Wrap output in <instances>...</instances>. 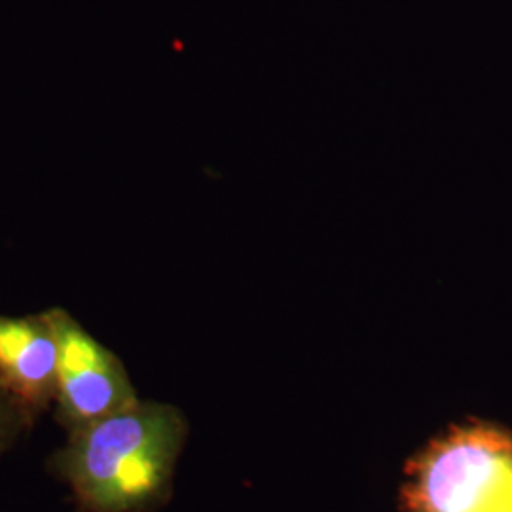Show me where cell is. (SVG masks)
<instances>
[{
  "instance_id": "obj_1",
  "label": "cell",
  "mask_w": 512,
  "mask_h": 512,
  "mask_svg": "<svg viewBox=\"0 0 512 512\" xmlns=\"http://www.w3.org/2000/svg\"><path fill=\"white\" fill-rule=\"evenodd\" d=\"M188 420L175 404L143 401L69 435L50 469L82 512H154L171 497Z\"/></svg>"
},
{
  "instance_id": "obj_2",
  "label": "cell",
  "mask_w": 512,
  "mask_h": 512,
  "mask_svg": "<svg viewBox=\"0 0 512 512\" xmlns=\"http://www.w3.org/2000/svg\"><path fill=\"white\" fill-rule=\"evenodd\" d=\"M401 512H512V429L458 421L404 463Z\"/></svg>"
},
{
  "instance_id": "obj_3",
  "label": "cell",
  "mask_w": 512,
  "mask_h": 512,
  "mask_svg": "<svg viewBox=\"0 0 512 512\" xmlns=\"http://www.w3.org/2000/svg\"><path fill=\"white\" fill-rule=\"evenodd\" d=\"M46 315L59 348L54 406L57 420L69 435L141 399L122 361L71 313L55 308Z\"/></svg>"
},
{
  "instance_id": "obj_4",
  "label": "cell",
  "mask_w": 512,
  "mask_h": 512,
  "mask_svg": "<svg viewBox=\"0 0 512 512\" xmlns=\"http://www.w3.org/2000/svg\"><path fill=\"white\" fill-rule=\"evenodd\" d=\"M57 338L46 315H0V380L35 414L55 401Z\"/></svg>"
},
{
  "instance_id": "obj_5",
  "label": "cell",
  "mask_w": 512,
  "mask_h": 512,
  "mask_svg": "<svg viewBox=\"0 0 512 512\" xmlns=\"http://www.w3.org/2000/svg\"><path fill=\"white\" fill-rule=\"evenodd\" d=\"M37 414L0 380V458L25 437Z\"/></svg>"
}]
</instances>
